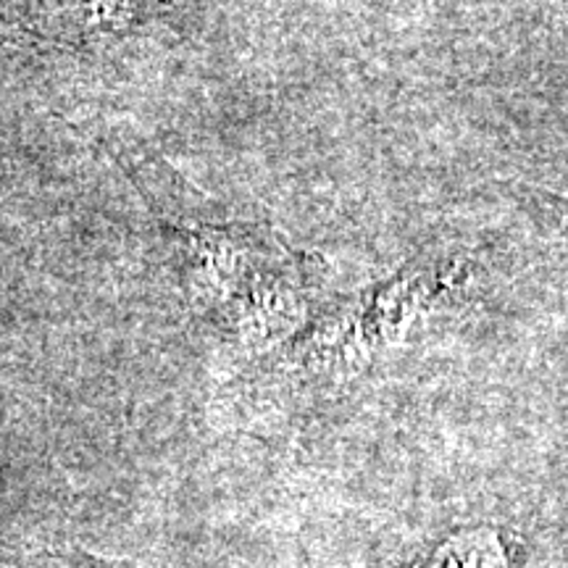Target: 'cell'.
Instances as JSON below:
<instances>
[{"label": "cell", "instance_id": "6da1fadb", "mask_svg": "<svg viewBox=\"0 0 568 568\" xmlns=\"http://www.w3.org/2000/svg\"><path fill=\"white\" fill-rule=\"evenodd\" d=\"M34 568H132L119 560L90 556L84 550H55V552H40L32 560Z\"/></svg>", "mask_w": 568, "mask_h": 568}]
</instances>
